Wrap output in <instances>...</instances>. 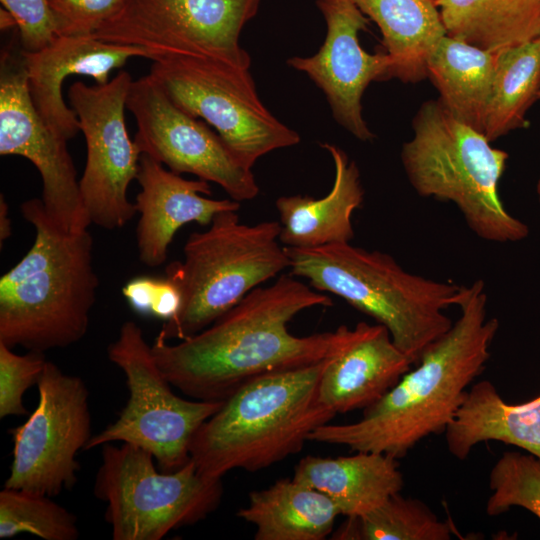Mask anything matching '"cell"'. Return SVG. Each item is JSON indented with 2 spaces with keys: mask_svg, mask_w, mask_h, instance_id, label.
I'll use <instances>...</instances> for the list:
<instances>
[{
  "mask_svg": "<svg viewBox=\"0 0 540 540\" xmlns=\"http://www.w3.org/2000/svg\"><path fill=\"white\" fill-rule=\"evenodd\" d=\"M452 527L421 500L396 493L371 512L347 521L334 539L450 540Z\"/></svg>",
  "mask_w": 540,
  "mask_h": 540,
  "instance_id": "28",
  "label": "cell"
},
{
  "mask_svg": "<svg viewBox=\"0 0 540 540\" xmlns=\"http://www.w3.org/2000/svg\"><path fill=\"white\" fill-rule=\"evenodd\" d=\"M334 163L331 190L322 198L281 196L275 206L281 224L279 240L286 247L312 248L351 242L352 215L363 202L364 189L354 161L338 146L322 144Z\"/></svg>",
  "mask_w": 540,
  "mask_h": 540,
  "instance_id": "20",
  "label": "cell"
},
{
  "mask_svg": "<svg viewBox=\"0 0 540 540\" xmlns=\"http://www.w3.org/2000/svg\"><path fill=\"white\" fill-rule=\"evenodd\" d=\"M354 327V337L332 357L319 383L320 402L336 415L368 408L414 365L385 326L359 322Z\"/></svg>",
  "mask_w": 540,
  "mask_h": 540,
  "instance_id": "19",
  "label": "cell"
},
{
  "mask_svg": "<svg viewBox=\"0 0 540 540\" xmlns=\"http://www.w3.org/2000/svg\"><path fill=\"white\" fill-rule=\"evenodd\" d=\"M20 211L35 238L0 278V343L39 353L68 347L86 335L96 300L93 238L87 230L59 229L39 198Z\"/></svg>",
  "mask_w": 540,
  "mask_h": 540,
  "instance_id": "3",
  "label": "cell"
},
{
  "mask_svg": "<svg viewBox=\"0 0 540 540\" xmlns=\"http://www.w3.org/2000/svg\"><path fill=\"white\" fill-rule=\"evenodd\" d=\"M327 32L318 52L292 57L287 64L301 71L323 91L334 119L361 141L374 139L362 115L361 99L375 80L389 78L391 59L385 52L371 54L359 42L369 19L352 0H317Z\"/></svg>",
  "mask_w": 540,
  "mask_h": 540,
  "instance_id": "16",
  "label": "cell"
},
{
  "mask_svg": "<svg viewBox=\"0 0 540 540\" xmlns=\"http://www.w3.org/2000/svg\"><path fill=\"white\" fill-rule=\"evenodd\" d=\"M491 495L486 513L498 516L512 507H521L540 520V459L530 453L506 451L489 475Z\"/></svg>",
  "mask_w": 540,
  "mask_h": 540,
  "instance_id": "30",
  "label": "cell"
},
{
  "mask_svg": "<svg viewBox=\"0 0 540 540\" xmlns=\"http://www.w3.org/2000/svg\"><path fill=\"white\" fill-rule=\"evenodd\" d=\"M498 52L445 35L427 61L439 99L459 120L484 134Z\"/></svg>",
  "mask_w": 540,
  "mask_h": 540,
  "instance_id": "25",
  "label": "cell"
},
{
  "mask_svg": "<svg viewBox=\"0 0 540 540\" xmlns=\"http://www.w3.org/2000/svg\"><path fill=\"white\" fill-rule=\"evenodd\" d=\"M292 478L325 494L347 518L371 512L403 487L398 459L366 451L335 458L308 455Z\"/></svg>",
  "mask_w": 540,
  "mask_h": 540,
  "instance_id": "21",
  "label": "cell"
},
{
  "mask_svg": "<svg viewBox=\"0 0 540 540\" xmlns=\"http://www.w3.org/2000/svg\"><path fill=\"white\" fill-rule=\"evenodd\" d=\"M38 404L10 430V473L4 487L54 497L76 484V456L91 439L89 391L78 376L47 361L37 383Z\"/></svg>",
  "mask_w": 540,
  "mask_h": 540,
  "instance_id": "12",
  "label": "cell"
},
{
  "mask_svg": "<svg viewBox=\"0 0 540 540\" xmlns=\"http://www.w3.org/2000/svg\"><path fill=\"white\" fill-rule=\"evenodd\" d=\"M1 28L7 29L12 26H16L13 16L5 9H1Z\"/></svg>",
  "mask_w": 540,
  "mask_h": 540,
  "instance_id": "36",
  "label": "cell"
},
{
  "mask_svg": "<svg viewBox=\"0 0 540 540\" xmlns=\"http://www.w3.org/2000/svg\"><path fill=\"white\" fill-rule=\"evenodd\" d=\"M280 231V222L248 225L237 211H223L207 230L191 233L183 261L166 267V277L181 291L182 304L164 322L157 338L170 342L200 332L249 292L289 268Z\"/></svg>",
  "mask_w": 540,
  "mask_h": 540,
  "instance_id": "7",
  "label": "cell"
},
{
  "mask_svg": "<svg viewBox=\"0 0 540 540\" xmlns=\"http://www.w3.org/2000/svg\"><path fill=\"white\" fill-rule=\"evenodd\" d=\"M286 249L291 275L385 326L414 364L453 324L444 311L458 305L462 286L410 273L391 255L350 242Z\"/></svg>",
  "mask_w": 540,
  "mask_h": 540,
  "instance_id": "5",
  "label": "cell"
},
{
  "mask_svg": "<svg viewBox=\"0 0 540 540\" xmlns=\"http://www.w3.org/2000/svg\"><path fill=\"white\" fill-rule=\"evenodd\" d=\"M52 497L5 488L0 492V538L30 533L44 540H76L77 518Z\"/></svg>",
  "mask_w": 540,
  "mask_h": 540,
  "instance_id": "29",
  "label": "cell"
},
{
  "mask_svg": "<svg viewBox=\"0 0 540 540\" xmlns=\"http://www.w3.org/2000/svg\"><path fill=\"white\" fill-rule=\"evenodd\" d=\"M536 193H537V196H538V200L540 202V177L537 181V184H536Z\"/></svg>",
  "mask_w": 540,
  "mask_h": 540,
  "instance_id": "37",
  "label": "cell"
},
{
  "mask_svg": "<svg viewBox=\"0 0 540 540\" xmlns=\"http://www.w3.org/2000/svg\"><path fill=\"white\" fill-rule=\"evenodd\" d=\"M460 316L432 343L415 367L352 423L319 426L308 441L383 453L399 459L454 420L473 381L485 369L497 334V318L487 317L484 282L462 286Z\"/></svg>",
  "mask_w": 540,
  "mask_h": 540,
  "instance_id": "2",
  "label": "cell"
},
{
  "mask_svg": "<svg viewBox=\"0 0 540 540\" xmlns=\"http://www.w3.org/2000/svg\"><path fill=\"white\" fill-rule=\"evenodd\" d=\"M261 0H126L93 34L115 44L164 56L210 58L249 70L251 58L239 42Z\"/></svg>",
  "mask_w": 540,
  "mask_h": 540,
  "instance_id": "11",
  "label": "cell"
},
{
  "mask_svg": "<svg viewBox=\"0 0 540 540\" xmlns=\"http://www.w3.org/2000/svg\"><path fill=\"white\" fill-rule=\"evenodd\" d=\"M449 36L500 52L540 37V0H437Z\"/></svg>",
  "mask_w": 540,
  "mask_h": 540,
  "instance_id": "26",
  "label": "cell"
},
{
  "mask_svg": "<svg viewBox=\"0 0 540 540\" xmlns=\"http://www.w3.org/2000/svg\"><path fill=\"white\" fill-rule=\"evenodd\" d=\"M107 354L123 371L129 397L118 418L93 435L85 450L118 441L150 452L161 471L180 469L190 460L196 432L223 401L188 400L175 394L134 321L122 324Z\"/></svg>",
  "mask_w": 540,
  "mask_h": 540,
  "instance_id": "9",
  "label": "cell"
},
{
  "mask_svg": "<svg viewBox=\"0 0 540 540\" xmlns=\"http://www.w3.org/2000/svg\"><path fill=\"white\" fill-rule=\"evenodd\" d=\"M412 129L401 162L418 195L454 203L469 229L485 241L517 242L528 236V226L507 211L499 196L508 159L504 150L455 117L439 98L419 107Z\"/></svg>",
  "mask_w": 540,
  "mask_h": 540,
  "instance_id": "6",
  "label": "cell"
},
{
  "mask_svg": "<svg viewBox=\"0 0 540 540\" xmlns=\"http://www.w3.org/2000/svg\"><path fill=\"white\" fill-rule=\"evenodd\" d=\"M1 3L15 20L23 51H39L58 36L49 0H1Z\"/></svg>",
  "mask_w": 540,
  "mask_h": 540,
  "instance_id": "33",
  "label": "cell"
},
{
  "mask_svg": "<svg viewBox=\"0 0 540 540\" xmlns=\"http://www.w3.org/2000/svg\"><path fill=\"white\" fill-rule=\"evenodd\" d=\"M540 99V37L498 52L484 135L493 142L527 127L529 109Z\"/></svg>",
  "mask_w": 540,
  "mask_h": 540,
  "instance_id": "27",
  "label": "cell"
},
{
  "mask_svg": "<svg viewBox=\"0 0 540 540\" xmlns=\"http://www.w3.org/2000/svg\"><path fill=\"white\" fill-rule=\"evenodd\" d=\"M334 356L239 387L196 432L190 459L197 469L222 478L234 469L256 472L300 452L309 434L336 416L318 397Z\"/></svg>",
  "mask_w": 540,
  "mask_h": 540,
  "instance_id": "4",
  "label": "cell"
},
{
  "mask_svg": "<svg viewBox=\"0 0 540 540\" xmlns=\"http://www.w3.org/2000/svg\"><path fill=\"white\" fill-rule=\"evenodd\" d=\"M448 451L465 460L483 442L513 445L540 459V395L509 404L488 380L471 385L454 420L444 432Z\"/></svg>",
  "mask_w": 540,
  "mask_h": 540,
  "instance_id": "22",
  "label": "cell"
},
{
  "mask_svg": "<svg viewBox=\"0 0 540 540\" xmlns=\"http://www.w3.org/2000/svg\"><path fill=\"white\" fill-rule=\"evenodd\" d=\"M126 108L136 120L134 142L169 170L218 184L235 201L259 193L252 169L242 165L206 123L179 108L150 76L132 81Z\"/></svg>",
  "mask_w": 540,
  "mask_h": 540,
  "instance_id": "14",
  "label": "cell"
},
{
  "mask_svg": "<svg viewBox=\"0 0 540 540\" xmlns=\"http://www.w3.org/2000/svg\"><path fill=\"white\" fill-rule=\"evenodd\" d=\"M12 234L11 220L8 217V205L4 196H0V245L3 246L5 242Z\"/></svg>",
  "mask_w": 540,
  "mask_h": 540,
  "instance_id": "35",
  "label": "cell"
},
{
  "mask_svg": "<svg viewBox=\"0 0 540 540\" xmlns=\"http://www.w3.org/2000/svg\"><path fill=\"white\" fill-rule=\"evenodd\" d=\"M46 362L44 353L19 355L0 343V418L27 414L23 395L37 385Z\"/></svg>",
  "mask_w": 540,
  "mask_h": 540,
  "instance_id": "31",
  "label": "cell"
},
{
  "mask_svg": "<svg viewBox=\"0 0 540 540\" xmlns=\"http://www.w3.org/2000/svg\"><path fill=\"white\" fill-rule=\"evenodd\" d=\"M339 515L329 497L293 478L252 491L248 505L237 512L255 526V540H322Z\"/></svg>",
  "mask_w": 540,
  "mask_h": 540,
  "instance_id": "24",
  "label": "cell"
},
{
  "mask_svg": "<svg viewBox=\"0 0 540 540\" xmlns=\"http://www.w3.org/2000/svg\"><path fill=\"white\" fill-rule=\"evenodd\" d=\"M149 74L179 108L214 127L249 169L263 155L300 142L299 134L264 106L249 70L175 55L154 60Z\"/></svg>",
  "mask_w": 540,
  "mask_h": 540,
  "instance_id": "10",
  "label": "cell"
},
{
  "mask_svg": "<svg viewBox=\"0 0 540 540\" xmlns=\"http://www.w3.org/2000/svg\"><path fill=\"white\" fill-rule=\"evenodd\" d=\"M332 299L289 275L259 286L200 332L170 343L155 338L151 351L170 384L190 397L224 401L260 375L303 367L342 351L355 327L296 336L288 324L300 312L332 306Z\"/></svg>",
  "mask_w": 540,
  "mask_h": 540,
  "instance_id": "1",
  "label": "cell"
},
{
  "mask_svg": "<svg viewBox=\"0 0 540 540\" xmlns=\"http://www.w3.org/2000/svg\"><path fill=\"white\" fill-rule=\"evenodd\" d=\"M102 446L94 494L107 504L114 540H160L204 520L221 503L222 478L204 475L191 459L176 471L160 472L143 448Z\"/></svg>",
  "mask_w": 540,
  "mask_h": 540,
  "instance_id": "8",
  "label": "cell"
},
{
  "mask_svg": "<svg viewBox=\"0 0 540 540\" xmlns=\"http://www.w3.org/2000/svg\"><path fill=\"white\" fill-rule=\"evenodd\" d=\"M156 285L155 277H136L125 284L122 293L133 310L141 314H150Z\"/></svg>",
  "mask_w": 540,
  "mask_h": 540,
  "instance_id": "34",
  "label": "cell"
},
{
  "mask_svg": "<svg viewBox=\"0 0 540 540\" xmlns=\"http://www.w3.org/2000/svg\"><path fill=\"white\" fill-rule=\"evenodd\" d=\"M10 43L0 58V154L28 159L42 180L41 201L49 219L65 232L91 224L67 140L37 112L27 85L21 46Z\"/></svg>",
  "mask_w": 540,
  "mask_h": 540,
  "instance_id": "15",
  "label": "cell"
},
{
  "mask_svg": "<svg viewBox=\"0 0 540 540\" xmlns=\"http://www.w3.org/2000/svg\"><path fill=\"white\" fill-rule=\"evenodd\" d=\"M380 29L391 59L389 78L417 83L446 29L434 0H352Z\"/></svg>",
  "mask_w": 540,
  "mask_h": 540,
  "instance_id": "23",
  "label": "cell"
},
{
  "mask_svg": "<svg viewBox=\"0 0 540 540\" xmlns=\"http://www.w3.org/2000/svg\"><path fill=\"white\" fill-rule=\"evenodd\" d=\"M132 81L122 70L104 85L76 81L68 91L87 149L79 180L82 201L91 223L106 230L122 228L137 213L127 196L141 156L124 115Z\"/></svg>",
  "mask_w": 540,
  "mask_h": 540,
  "instance_id": "13",
  "label": "cell"
},
{
  "mask_svg": "<svg viewBox=\"0 0 540 540\" xmlns=\"http://www.w3.org/2000/svg\"><path fill=\"white\" fill-rule=\"evenodd\" d=\"M126 0H49L58 35H93L116 15Z\"/></svg>",
  "mask_w": 540,
  "mask_h": 540,
  "instance_id": "32",
  "label": "cell"
},
{
  "mask_svg": "<svg viewBox=\"0 0 540 540\" xmlns=\"http://www.w3.org/2000/svg\"><path fill=\"white\" fill-rule=\"evenodd\" d=\"M27 85L32 102L44 122L65 140L73 138L79 121L62 96V85L70 75L88 76L97 85L108 83L110 73L133 57L153 60L149 50L105 42L93 35H58L36 52L22 50Z\"/></svg>",
  "mask_w": 540,
  "mask_h": 540,
  "instance_id": "17",
  "label": "cell"
},
{
  "mask_svg": "<svg viewBox=\"0 0 540 540\" xmlns=\"http://www.w3.org/2000/svg\"><path fill=\"white\" fill-rule=\"evenodd\" d=\"M434 1H437V0H434Z\"/></svg>",
  "mask_w": 540,
  "mask_h": 540,
  "instance_id": "38",
  "label": "cell"
},
{
  "mask_svg": "<svg viewBox=\"0 0 540 540\" xmlns=\"http://www.w3.org/2000/svg\"><path fill=\"white\" fill-rule=\"evenodd\" d=\"M136 180L141 190L136 196L140 218L136 228L138 257L149 267L162 265L176 232L185 224L209 226L223 211H238L240 202L211 199L207 181L188 180L152 157L141 154Z\"/></svg>",
  "mask_w": 540,
  "mask_h": 540,
  "instance_id": "18",
  "label": "cell"
}]
</instances>
